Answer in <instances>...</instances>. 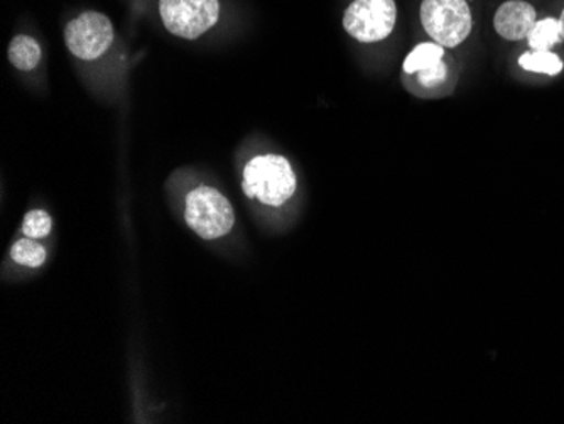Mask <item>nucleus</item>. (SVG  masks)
I'll return each instance as SVG.
<instances>
[{
	"mask_svg": "<svg viewBox=\"0 0 564 424\" xmlns=\"http://www.w3.org/2000/svg\"><path fill=\"white\" fill-rule=\"evenodd\" d=\"M297 180L290 161L279 154H261L243 167L242 189L247 198L268 207H281L296 193Z\"/></svg>",
	"mask_w": 564,
	"mask_h": 424,
	"instance_id": "1",
	"label": "nucleus"
},
{
	"mask_svg": "<svg viewBox=\"0 0 564 424\" xmlns=\"http://www.w3.org/2000/svg\"><path fill=\"white\" fill-rule=\"evenodd\" d=\"M185 221L199 239L218 240L232 232L236 211L217 188L198 186L186 195Z\"/></svg>",
	"mask_w": 564,
	"mask_h": 424,
	"instance_id": "2",
	"label": "nucleus"
},
{
	"mask_svg": "<svg viewBox=\"0 0 564 424\" xmlns=\"http://www.w3.org/2000/svg\"><path fill=\"white\" fill-rule=\"evenodd\" d=\"M420 14L427 36L443 47L459 46L474 26L467 0H423Z\"/></svg>",
	"mask_w": 564,
	"mask_h": 424,
	"instance_id": "3",
	"label": "nucleus"
},
{
	"mask_svg": "<svg viewBox=\"0 0 564 424\" xmlns=\"http://www.w3.org/2000/svg\"><path fill=\"white\" fill-rule=\"evenodd\" d=\"M164 26L174 36L196 40L215 26L220 15L218 0H160Z\"/></svg>",
	"mask_w": 564,
	"mask_h": 424,
	"instance_id": "4",
	"label": "nucleus"
},
{
	"mask_svg": "<svg viewBox=\"0 0 564 424\" xmlns=\"http://www.w3.org/2000/svg\"><path fill=\"white\" fill-rule=\"evenodd\" d=\"M398 8L394 0H354L344 15V28L360 43H377L394 31Z\"/></svg>",
	"mask_w": 564,
	"mask_h": 424,
	"instance_id": "5",
	"label": "nucleus"
},
{
	"mask_svg": "<svg viewBox=\"0 0 564 424\" xmlns=\"http://www.w3.org/2000/svg\"><path fill=\"white\" fill-rule=\"evenodd\" d=\"M113 26L110 19L100 12H84L68 22L65 43L76 58L91 62L109 52L113 43Z\"/></svg>",
	"mask_w": 564,
	"mask_h": 424,
	"instance_id": "6",
	"label": "nucleus"
},
{
	"mask_svg": "<svg viewBox=\"0 0 564 424\" xmlns=\"http://www.w3.org/2000/svg\"><path fill=\"white\" fill-rule=\"evenodd\" d=\"M538 21L534 6L525 0H507L494 15V30L507 41H522Z\"/></svg>",
	"mask_w": 564,
	"mask_h": 424,
	"instance_id": "7",
	"label": "nucleus"
},
{
	"mask_svg": "<svg viewBox=\"0 0 564 424\" xmlns=\"http://www.w3.org/2000/svg\"><path fill=\"white\" fill-rule=\"evenodd\" d=\"M443 63H445V47L440 46L438 43H423L409 53L402 69L405 75H417V73L436 68Z\"/></svg>",
	"mask_w": 564,
	"mask_h": 424,
	"instance_id": "8",
	"label": "nucleus"
},
{
	"mask_svg": "<svg viewBox=\"0 0 564 424\" xmlns=\"http://www.w3.org/2000/svg\"><path fill=\"white\" fill-rule=\"evenodd\" d=\"M9 62L21 72H31L41 62V46L34 37L19 34L9 44Z\"/></svg>",
	"mask_w": 564,
	"mask_h": 424,
	"instance_id": "9",
	"label": "nucleus"
},
{
	"mask_svg": "<svg viewBox=\"0 0 564 424\" xmlns=\"http://www.w3.org/2000/svg\"><path fill=\"white\" fill-rule=\"evenodd\" d=\"M529 47L534 52H551L563 37H561L560 19L544 18L535 21L531 33L528 34Z\"/></svg>",
	"mask_w": 564,
	"mask_h": 424,
	"instance_id": "10",
	"label": "nucleus"
},
{
	"mask_svg": "<svg viewBox=\"0 0 564 424\" xmlns=\"http://www.w3.org/2000/svg\"><path fill=\"white\" fill-rule=\"evenodd\" d=\"M11 259L22 268L40 269L46 262L47 252L37 240L24 237L11 247Z\"/></svg>",
	"mask_w": 564,
	"mask_h": 424,
	"instance_id": "11",
	"label": "nucleus"
},
{
	"mask_svg": "<svg viewBox=\"0 0 564 424\" xmlns=\"http://www.w3.org/2000/svg\"><path fill=\"white\" fill-rule=\"evenodd\" d=\"M519 65L525 72L543 73L547 77H556L563 72V62L553 52H534V50H531V52L522 53Z\"/></svg>",
	"mask_w": 564,
	"mask_h": 424,
	"instance_id": "12",
	"label": "nucleus"
},
{
	"mask_svg": "<svg viewBox=\"0 0 564 424\" xmlns=\"http://www.w3.org/2000/svg\"><path fill=\"white\" fill-rule=\"evenodd\" d=\"M51 230H53V218H51L47 211L36 208V210L28 211L24 215V220H22V233H24V237H30V239L34 240L46 239Z\"/></svg>",
	"mask_w": 564,
	"mask_h": 424,
	"instance_id": "13",
	"label": "nucleus"
},
{
	"mask_svg": "<svg viewBox=\"0 0 564 424\" xmlns=\"http://www.w3.org/2000/svg\"><path fill=\"white\" fill-rule=\"evenodd\" d=\"M557 19H560L561 37H563V40H564V9H563V11H561V15Z\"/></svg>",
	"mask_w": 564,
	"mask_h": 424,
	"instance_id": "14",
	"label": "nucleus"
}]
</instances>
